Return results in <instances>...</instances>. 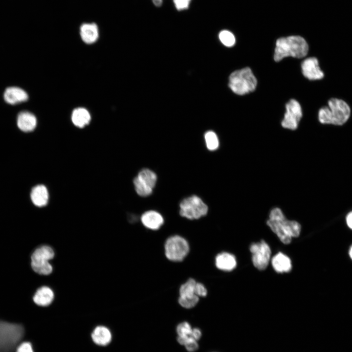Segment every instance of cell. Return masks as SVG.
Returning <instances> with one entry per match:
<instances>
[{
  "label": "cell",
  "instance_id": "cell-12",
  "mask_svg": "<svg viewBox=\"0 0 352 352\" xmlns=\"http://www.w3.org/2000/svg\"><path fill=\"white\" fill-rule=\"evenodd\" d=\"M3 102L7 105L16 106L26 102L29 99L28 93L18 86H9L2 93Z\"/></svg>",
  "mask_w": 352,
  "mask_h": 352
},
{
  "label": "cell",
  "instance_id": "cell-10",
  "mask_svg": "<svg viewBox=\"0 0 352 352\" xmlns=\"http://www.w3.org/2000/svg\"><path fill=\"white\" fill-rule=\"evenodd\" d=\"M286 112L281 124L283 128L292 130L296 129L302 116L301 107L296 100H290L286 105Z\"/></svg>",
  "mask_w": 352,
  "mask_h": 352
},
{
  "label": "cell",
  "instance_id": "cell-27",
  "mask_svg": "<svg viewBox=\"0 0 352 352\" xmlns=\"http://www.w3.org/2000/svg\"><path fill=\"white\" fill-rule=\"evenodd\" d=\"M219 37L220 42L226 46L231 47L235 44L236 39L234 35L228 30H224L220 31Z\"/></svg>",
  "mask_w": 352,
  "mask_h": 352
},
{
  "label": "cell",
  "instance_id": "cell-32",
  "mask_svg": "<svg viewBox=\"0 0 352 352\" xmlns=\"http://www.w3.org/2000/svg\"><path fill=\"white\" fill-rule=\"evenodd\" d=\"M16 352H34V351L31 343L25 342L18 347Z\"/></svg>",
  "mask_w": 352,
  "mask_h": 352
},
{
  "label": "cell",
  "instance_id": "cell-6",
  "mask_svg": "<svg viewBox=\"0 0 352 352\" xmlns=\"http://www.w3.org/2000/svg\"><path fill=\"white\" fill-rule=\"evenodd\" d=\"M177 340L190 352L196 351L198 348V341L201 336V331L198 328H192L187 322L179 324L176 329Z\"/></svg>",
  "mask_w": 352,
  "mask_h": 352
},
{
  "label": "cell",
  "instance_id": "cell-29",
  "mask_svg": "<svg viewBox=\"0 0 352 352\" xmlns=\"http://www.w3.org/2000/svg\"><path fill=\"white\" fill-rule=\"evenodd\" d=\"M133 184L135 191L142 197H147L151 195L153 189L142 184L136 177L133 179Z\"/></svg>",
  "mask_w": 352,
  "mask_h": 352
},
{
  "label": "cell",
  "instance_id": "cell-34",
  "mask_svg": "<svg viewBox=\"0 0 352 352\" xmlns=\"http://www.w3.org/2000/svg\"><path fill=\"white\" fill-rule=\"evenodd\" d=\"M154 5L156 7H160L162 4V0H152Z\"/></svg>",
  "mask_w": 352,
  "mask_h": 352
},
{
  "label": "cell",
  "instance_id": "cell-1",
  "mask_svg": "<svg viewBox=\"0 0 352 352\" xmlns=\"http://www.w3.org/2000/svg\"><path fill=\"white\" fill-rule=\"evenodd\" d=\"M308 51L306 41L299 36H291L278 39L276 42L274 59L279 62L285 57L302 58Z\"/></svg>",
  "mask_w": 352,
  "mask_h": 352
},
{
  "label": "cell",
  "instance_id": "cell-16",
  "mask_svg": "<svg viewBox=\"0 0 352 352\" xmlns=\"http://www.w3.org/2000/svg\"><path fill=\"white\" fill-rule=\"evenodd\" d=\"M141 221L147 228L152 230H157L164 222L162 216L155 211H148L141 216Z\"/></svg>",
  "mask_w": 352,
  "mask_h": 352
},
{
  "label": "cell",
  "instance_id": "cell-35",
  "mask_svg": "<svg viewBox=\"0 0 352 352\" xmlns=\"http://www.w3.org/2000/svg\"><path fill=\"white\" fill-rule=\"evenodd\" d=\"M349 255H350L351 258L352 259V246H351V247L350 249Z\"/></svg>",
  "mask_w": 352,
  "mask_h": 352
},
{
  "label": "cell",
  "instance_id": "cell-23",
  "mask_svg": "<svg viewBox=\"0 0 352 352\" xmlns=\"http://www.w3.org/2000/svg\"><path fill=\"white\" fill-rule=\"evenodd\" d=\"M136 177L142 184L152 189L157 180L156 174L148 169L142 170Z\"/></svg>",
  "mask_w": 352,
  "mask_h": 352
},
{
  "label": "cell",
  "instance_id": "cell-28",
  "mask_svg": "<svg viewBox=\"0 0 352 352\" xmlns=\"http://www.w3.org/2000/svg\"><path fill=\"white\" fill-rule=\"evenodd\" d=\"M199 301V297L196 295L188 297H179L178 303L181 306L186 308L195 307Z\"/></svg>",
  "mask_w": 352,
  "mask_h": 352
},
{
  "label": "cell",
  "instance_id": "cell-26",
  "mask_svg": "<svg viewBox=\"0 0 352 352\" xmlns=\"http://www.w3.org/2000/svg\"><path fill=\"white\" fill-rule=\"evenodd\" d=\"M204 137L208 149L213 151L218 148L219 145V139L214 132L208 131L205 133Z\"/></svg>",
  "mask_w": 352,
  "mask_h": 352
},
{
  "label": "cell",
  "instance_id": "cell-8",
  "mask_svg": "<svg viewBox=\"0 0 352 352\" xmlns=\"http://www.w3.org/2000/svg\"><path fill=\"white\" fill-rule=\"evenodd\" d=\"M207 211V206L197 196L186 198L180 203V215L188 219H199L205 216Z\"/></svg>",
  "mask_w": 352,
  "mask_h": 352
},
{
  "label": "cell",
  "instance_id": "cell-17",
  "mask_svg": "<svg viewBox=\"0 0 352 352\" xmlns=\"http://www.w3.org/2000/svg\"><path fill=\"white\" fill-rule=\"evenodd\" d=\"M48 197L47 189L44 185H36L31 190L30 193L31 201L37 207L45 206L48 202Z\"/></svg>",
  "mask_w": 352,
  "mask_h": 352
},
{
  "label": "cell",
  "instance_id": "cell-4",
  "mask_svg": "<svg viewBox=\"0 0 352 352\" xmlns=\"http://www.w3.org/2000/svg\"><path fill=\"white\" fill-rule=\"evenodd\" d=\"M24 330L19 324L0 322V352H11L23 336Z\"/></svg>",
  "mask_w": 352,
  "mask_h": 352
},
{
  "label": "cell",
  "instance_id": "cell-31",
  "mask_svg": "<svg viewBox=\"0 0 352 352\" xmlns=\"http://www.w3.org/2000/svg\"><path fill=\"white\" fill-rule=\"evenodd\" d=\"M195 293L198 297H203L206 296L207 290L202 284L197 282L195 288Z\"/></svg>",
  "mask_w": 352,
  "mask_h": 352
},
{
  "label": "cell",
  "instance_id": "cell-30",
  "mask_svg": "<svg viewBox=\"0 0 352 352\" xmlns=\"http://www.w3.org/2000/svg\"><path fill=\"white\" fill-rule=\"evenodd\" d=\"M191 0H173L176 9L181 11L188 9Z\"/></svg>",
  "mask_w": 352,
  "mask_h": 352
},
{
  "label": "cell",
  "instance_id": "cell-3",
  "mask_svg": "<svg viewBox=\"0 0 352 352\" xmlns=\"http://www.w3.org/2000/svg\"><path fill=\"white\" fill-rule=\"evenodd\" d=\"M257 84L256 78L248 67L234 71L229 77V87L234 93L239 95L253 91Z\"/></svg>",
  "mask_w": 352,
  "mask_h": 352
},
{
  "label": "cell",
  "instance_id": "cell-13",
  "mask_svg": "<svg viewBox=\"0 0 352 352\" xmlns=\"http://www.w3.org/2000/svg\"><path fill=\"white\" fill-rule=\"evenodd\" d=\"M301 68L303 75L310 80H320L324 76L318 59L315 57L305 59L301 64Z\"/></svg>",
  "mask_w": 352,
  "mask_h": 352
},
{
  "label": "cell",
  "instance_id": "cell-20",
  "mask_svg": "<svg viewBox=\"0 0 352 352\" xmlns=\"http://www.w3.org/2000/svg\"><path fill=\"white\" fill-rule=\"evenodd\" d=\"M271 263L274 270L278 273L288 272L291 269L290 259L281 252L273 257Z\"/></svg>",
  "mask_w": 352,
  "mask_h": 352
},
{
  "label": "cell",
  "instance_id": "cell-22",
  "mask_svg": "<svg viewBox=\"0 0 352 352\" xmlns=\"http://www.w3.org/2000/svg\"><path fill=\"white\" fill-rule=\"evenodd\" d=\"M90 118L89 112L83 108L75 109L71 116L72 121L74 125L81 128L89 124Z\"/></svg>",
  "mask_w": 352,
  "mask_h": 352
},
{
  "label": "cell",
  "instance_id": "cell-5",
  "mask_svg": "<svg viewBox=\"0 0 352 352\" xmlns=\"http://www.w3.org/2000/svg\"><path fill=\"white\" fill-rule=\"evenodd\" d=\"M53 249L48 245H42L33 252L31 257V264L36 273L44 275L50 274L53 268L49 261L54 257Z\"/></svg>",
  "mask_w": 352,
  "mask_h": 352
},
{
  "label": "cell",
  "instance_id": "cell-15",
  "mask_svg": "<svg viewBox=\"0 0 352 352\" xmlns=\"http://www.w3.org/2000/svg\"><path fill=\"white\" fill-rule=\"evenodd\" d=\"M80 34L83 41L88 44L95 43L99 37V28L95 22H85L80 27Z\"/></svg>",
  "mask_w": 352,
  "mask_h": 352
},
{
  "label": "cell",
  "instance_id": "cell-11",
  "mask_svg": "<svg viewBox=\"0 0 352 352\" xmlns=\"http://www.w3.org/2000/svg\"><path fill=\"white\" fill-rule=\"evenodd\" d=\"M286 219L282 210L279 208L273 209L269 214V219L267 224L272 231L275 233L280 241L284 244L290 243L291 239L285 231L283 226V220Z\"/></svg>",
  "mask_w": 352,
  "mask_h": 352
},
{
  "label": "cell",
  "instance_id": "cell-19",
  "mask_svg": "<svg viewBox=\"0 0 352 352\" xmlns=\"http://www.w3.org/2000/svg\"><path fill=\"white\" fill-rule=\"evenodd\" d=\"M215 263L218 269L226 271L232 270L237 264L235 256L227 252L219 254L216 257Z\"/></svg>",
  "mask_w": 352,
  "mask_h": 352
},
{
  "label": "cell",
  "instance_id": "cell-24",
  "mask_svg": "<svg viewBox=\"0 0 352 352\" xmlns=\"http://www.w3.org/2000/svg\"><path fill=\"white\" fill-rule=\"evenodd\" d=\"M282 223L285 231L288 236L291 238L299 236L301 226L297 221L289 220L286 218L283 220Z\"/></svg>",
  "mask_w": 352,
  "mask_h": 352
},
{
  "label": "cell",
  "instance_id": "cell-21",
  "mask_svg": "<svg viewBox=\"0 0 352 352\" xmlns=\"http://www.w3.org/2000/svg\"><path fill=\"white\" fill-rule=\"evenodd\" d=\"M91 338L96 344L106 346L110 343L111 334L107 328L100 326L95 328L91 334Z\"/></svg>",
  "mask_w": 352,
  "mask_h": 352
},
{
  "label": "cell",
  "instance_id": "cell-7",
  "mask_svg": "<svg viewBox=\"0 0 352 352\" xmlns=\"http://www.w3.org/2000/svg\"><path fill=\"white\" fill-rule=\"evenodd\" d=\"M164 249L165 256L168 260L173 262H181L188 254L189 245L184 238L175 235L167 239Z\"/></svg>",
  "mask_w": 352,
  "mask_h": 352
},
{
  "label": "cell",
  "instance_id": "cell-33",
  "mask_svg": "<svg viewBox=\"0 0 352 352\" xmlns=\"http://www.w3.org/2000/svg\"><path fill=\"white\" fill-rule=\"evenodd\" d=\"M346 222L348 226L352 229V212L348 214L346 217Z\"/></svg>",
  "mask_w": 352,
  "mask_h": 352
},
{
  "label": "cell",
  "instance_id": "cell-18",
  "mask_svg": "<svg viewBox=\"0 0 352 352\" xmlns=\"http://www.w3.org/2000/svg\"><path fill=\"white\" fill-rule=\"evenodd\" d=\"M54 297V294L52 290L48 286H43L37 289L33 299L37 305L45 307L51 304Z\"/></svg>",
  "mask_w": 352,
  "mask_h": 352
},
{
  "label": "cell",
  "instance_id": "cell-9",
  "mask_svg": "<svg viewBox=\"0 0 352 352\" xmlns=\"http://www.w3.org/2000/svg\"><path fill=\"white\" fill-rule=\"evenodd\" d=\"M254 265L259 270H264L267 266L271 255L269 245L264 241L252 243L250 247Z\"/></svg>",
  "mask_w": 352,
  "mask_h": 352
},
{
  "label": "cell",
  "instance_id": "cell-25",
  "mask_svg": "<svg viewBox=\"0 0 352 352\" xmlns=\"http://www.w3.org/2000/svg\"><path fill=\"white\" fill-rule=\"evenodd\" d=\"M196 283L197 282L194 279H189L180 287L179 297H188L196 295L195 288Z\"/></svg>",
  "mask_w": 352,
  "mask_h": 352
},
{
  "label": "cell",
  "instance_id": "cell-14",
  "mask_svg": "<svg viewBox=\"0 0 352 352\" xmlns=\"http://www.w3.org/2000/svg\"><path fill=\"white\" fill-rule=\"evenodd\" d=\"M16 125L22 132H29L34 131L37 124L36 116L27 110L19 111L16 116Z\"/></svg>",
  "mask_w": 352,
  "mask_h": 352
},
{
  "label": "cell",
  "instance_id": "cell-2",
  "mask_svg": "<svg viewBox=\"0 0 352 352\" xmlns=\"http://www.w3.org/2000/svg\"><path fill=\"white\" fill-rule=\"evenodd\" d=\"M328 106L321 108L318 111V119L322 124L342 125L349 119L351 109L344 100L336 98L330 99Z\"/></svg>",
  "mask_w": 352,
  "mask_h": 352
}]
</instances>
